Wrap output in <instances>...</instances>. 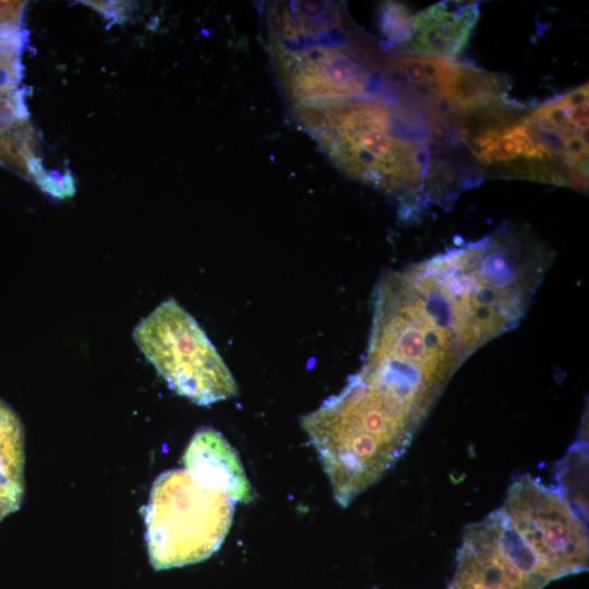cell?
<instances>
[{
    "label": "cell",
    "mask_w": 589,
    "mask_h": 589,
    "mask_svg": "<svg viewBox=\"0 0 589 589\" xmlns=\"http://www.w3.org/2000/svg\"><path fill=\"white\" fill-rule=\"evenodd\" d=\"M333 163L349 177L395 197L404 217L444 204L462 172L432 158L436 131L421 116L383 96L298 111Z\"/></svg>",
    "instance_id": "obj_1"
},
{
    "label": "cell",
    "mask_w": 589,
    "mask_h": 589,
    "mask_svg": "<svg viewBox=\"0 0 589 589\" xmlns=\"http://www.w3.org/2000/svg\"><path fill=\"white\" fill-rule=\"evenodd\" d=\"M426 416L396 388L357 372L301 424L346 507L401 457Z\"/></svg>",
    "instance_id": "obj_2"
},
{
    "label": "cell",
    "mask_w": 589,
    "mask_h": 589,
    "mask_svg": "<svg viewBox=\"0 0 589 589\" xmlns=\"http://www.w3.org/2000/svg\"><path fill=\"white\" fill-rule=\"evenodd\" d=\"M588 84L477 124L464 145L494 175L588 189Z\"/></svg>",
    "instance_id": "obj_3"
},
{
    "label": "cell",
    "mask_w": 589,
    "mask_h": 589,
    "mask_svg": "<svg viewBox=\"0 0 589 589\" xmlns=\"http://www.w3.org/2000/svg\"><path fill=\"white\" fill-rule=\"evenodd\" d=\"M235 503L225 491L184 468L160 473L144 508L153 567L167 569L208 558L230 529Z\"/></svg>",
    "instance_id": "obj_4"
},
{
    "label": "cell",
    "mask_w": 589,
    "mask_h": 589,
    "mask_svg": "<svg viewBox=\"0 0 589 589\" xmlns=\"http://www.w3.org/2000/svg\"><path fill=\"white\" fill-rule=\"evenodd\" d=\"M382 88L395 104L435 128L459 131L509 104L506 81L454 60L396 55L383 67Z\"/></svg>",
    "instance_id": "obj_5"
},
{
    "label": "cell",
    "mask_w": 589,
    "mask_h": 589,
    "mask_svg": "<svg viewBox=\"0 0 589 589\" xmlns=\"http://www.w3.org/2000/svg\"><path fill=\"white\" fill-rule=\"evenodd\" d=\"M133 339L168 386L192 402L208 406L238 394L215 346L175 299L165 300L142 320Z\"/></svg>",
    "instance_id": "obj_6"
},
{
    "label": "cell",
    "mask_w": 589,
    "mask_h": 589,
    "mask_svg": "<svg viewBox=\"0 0 589 589\" xmlns=\"http://www.w3.org/2000/svg\"><path fill=\"white\" fill-rule=\"evenodd\" d=\"M344 26L304 39L274 44L275 63L297 111H313L354 99L372 85L377 58Z\"/></svg>",
    "instance_id": "obj_7"
},
{
    "label": "cell",
    "mask_w": 589,
    "mask_h": 589,
    "mask_svg": "<svg viewBox=\"0 0 589 589\" xmlns=\"http://www.w3.org/2000/svg\"><path fill=\"white\" fill-rule=\"evenodd\" d=\"M500 510L558 578L587 569V510L570 502L561 488L520 476Z\"/></svg>",
    "instance_id": "obj_8"
},
{
    "label": "cell",
    "mask_w": 589,
    "mask_h": 589,
    "mask_svg": "<svg viewBox=\"0 0 589 589\" xmlns=\"http://www.w3.org/2000/svg\"><path fill=\"white\" fill-rule=\"evenodd\" d=\"M448 589H542L558 577L497 509L465 528Z\"/></svg>",
    "instance_id": "obj_9"
},
{
    "label": "cell",
    "mask_w": 589,
    "mask_h": 589,
    "mask_svg": "<svg viewBox=\"0 0 589 589\" xmlns=\"http://www.w3.org/2000/svg\"><path fill=\"white\" fill-rule=\"evenodd\" d=\"M479 4L441 1L411 14L398 55L453 60L467 46L478 23Z\"/></svg>",
    "instance_id": "obj_10"
},
{
    "label": "cell",
    "mask_w": 589,
    "mask_h": 589,
    "mask_svg": "<svg viewBox=\"0 0 589 589\" xmlns=\"http://www.w3.org/2000/svg\"><path fill=\"white\" fill-rule=\"evenodd\" d=\"M182 464L188 472L221 489L235 502L249 503L254 497L238 453L213 428L203 426L193 434Z\"/></svg>",
    "instance_id": "obj_11"
},
{
    "label": "cell",
    "mask_w": 589,
    "mask_h": 589,
    "mask_svg": "<svg viewBox=\"0 0 589 589\" xmlns=\"http://www.w3.org/2000/svg\"><path fill=\"white\" fill-rule=\"evenodd\" d=\"M37 139L28 119L23 92L0 88V163L28 176L37 157Z\"/></svg>",
    "instance_id": "obj_12"
},
{
    "label": "cell",
    "mask_w": 589,
    "mask_h": 589,
    "mask_svg": "<svg viewBox=\"0 0 589 589\" xmlns=\"http://www.w3.org/2000/svg\"><path fill=\"white\" fill-rule=\"evenodd\" d=\"M24 464L22 422L0 399V521L21 506L25 490Z\"/></svg>",
    "instance_id": "obj_13"
},
{
    "label": "cell",
    "mask_w": 589,
    "mask_h": 589,
    "mask_svg": "<svg viewBox=\"0 0 589 589\" xmlns=\"http://www.w3.org/2000/svg\"><path fill=\"white\" fill-rule=\"evenodd\" d=\"M32 167L29 176L47 194L58 199H68L75 193L74 179L70 172L61 175L58 171H46L40 160H37Z\"/></svg>",
    "instance_id": "obj_14"
},
{
    "label": "cell",
    "mask_w": 589,
    "mask_h": 589,
    "mask_svg": "<svg viewBox=\"0 0 589 589\" xmlns=\"http://www.w3.org/2000/svg\"><path fill=\"white\" fill-rule=\"evenodd\" d=\"M84 4L99 11L107 20L115 23L124 22L134 7L127 1H84Z\"/></svg>",
    "instance_id": "obj_15"
}]
</instances>
